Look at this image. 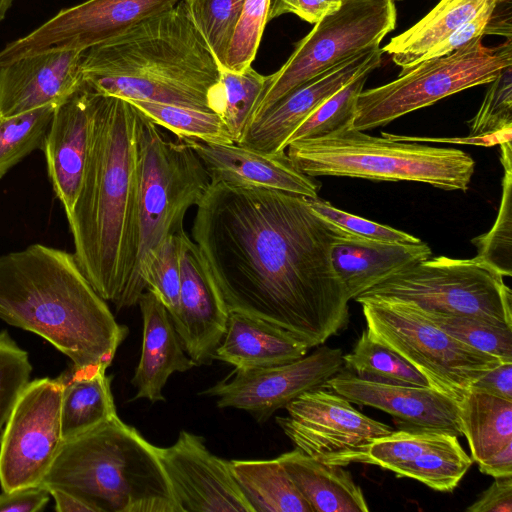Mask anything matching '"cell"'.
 <instances>
[{
  "label": "cell",
  "mask_w": 512,
  "mask_h": 512,
  "mask_svg": "<svg viewBox=\"0 0 512 512\" xmlns=\"http://www.w3.org/2000/svg\"><path fill=\"white\" fill-rule=\"evenodd\" d=\"M347 233L306 197L222 182L210 183L192 226L229 312L272 323L309 349L349 321L350 299L331 262L334 241Z\"/></svg>",
  "instance_id": "1"
},
{
  "label": "cell",
  "mask_w": 512,
  "mask_h": 512,
  "mask_svg": "<svg viewBox=\"0 0 512 512\" xmlns=\"http://www.w3.org/2000/svg\"><path fill=\"white\" fill-rule=\"evenodd\" d=\"M139 110L98 93L88 158L67 221L74 257L93 289L118 309L138 304Z\"/></svg>",
  "instance_id": "2"
},
{
  "label": "cell",
  "mask_w": 512,
  "mask_h": 512,
  "mask_svg": "<svg viewBox=\"0 0 512 512\" xmlns=\"http://www.w3.org/2000/svg\"><path fill=\"white\" fill-rule=\"evenodd\" d=\"M0 320L44 338L75 368H108L128 334L74 254L39 243L0 256Z\"/></svg>",
  "instance_id": "3"
},
{
  "label": "cell",
  "mask_w": 512,
  "mask_h": 512,
  "mask_svg": "<svg viewBox=\"0 0 512 512\" xmlns=\"http://www.w3.org/2000/svg\"><path fill=\"white\" fill-rule=\"evenodd\" d=\"M83 81L95 92L211 111L219 67L184 4L145 19L120 36L84 50Z\"/></svg>",
  "instance_id": "4"
},
{
  "label": "cell",
  "mask_w": 512,
  "mask_h": 512,
  "mask_svg": "<svg viewBox=\"0 0 512 512\" xmlns=\"http://www.w3.org/2000/svg\"><path fill=\"white\" fill-rule=\"evenodd\" d=\"M40 486L92 512H181L157 446L118 415L64 440Z\"/></svg>",
  "instance_id": "5"
},
{
  "label": "cell",
  "mask_w": 512,
  "mask_h": 512,
  "mask_svg": "<svg viewBox=\"0 0 512 512\" xmlns=\"http://www.w3.org/2000/svg\"><path fill=\"white\" fill-rule=\"evenodd\" d=\"M287 149L295 166L311 177L413 181L466 191L475 168L473 158L462 150L375 137L352 125L292 142Z\"/></svg>",
  "instance_id": "6"
},
{
  "label": "cell",
  "mask_w": 512,
  "mask_h": 512,
  "mask_svg": "<svg viewBox=\"0 0 512 512\" xmlns=\"http://www.w3.org/2000/svg\"><path fill=\"white\" fill-rule=\"evenodd\" d=\"M366 331L395 351L429 385L458 403L472 384L500 362L453 338L431 322L413 302L380 295H360Z\"/></svg>",
  "instance_id": "7"
},
{
  "label": "cell",
  "mask_w": 512,
  "mask_h": 512,
  "mask_svg": "<svg viewBox=\"0 0 512 512\" xmlns=\"http://www.w3.org/2000/svg\"><path fill=\"white\" fill-rule=\"evenodd\" d=\"M209 185L195 151L184 140L168 138L140 112L136 281L142 292L146 287L139 278L141 264L166 237L184 229L187 210L199 204Z\"/></svg>",
  "instance_id": "8"
},
{
  "label": "cell",
  "mask_w": 512,
  "mask_h": 512,
  "mask_svg": "<svg viewBox=\"0 0 512 512\" xmlns=\"http://www.w3.org/2000/svg\"><path fill=\"white\" fill-rule=\"evenodd\" d=\"M477 37L446 56L423 60L401 70L398 78L362 90L357 97L352 126L365 131L384 126L412 111L460 91L492 82L512 65L511 39L486 47Z\"/></svg>",
  "instance_id": "9"
},
{
  "label": "cell",
  "mask_w": 512,
  "mask_h": 512,
  "mask_svg": "<svg viewBox=\"0 0 512 512\" xmlns=\"http://www.w3.org/2000/svg\"><path fill=\"white\" fill-rule=\"evenodd\" d=\"M364 294L394 297L423 310L478 317L512 327L511 289L497 269L476 256L429 257Z\"/></svg>",
  "instance_id": "10"
},
{
  "label": "cell",
  "mask_w": 512,
  "mask_h": 512,
  "mask_svg": "<svg viewBox=\"0 0 512 512\" xmlns=\"http://www.w3.org/2000/svg\"><path fill=\"white\" fill-rule=\"evenodd\" d=\"M396 18L394 0H343L337 11L314 24L282 67L268 75L250 122L340 61L379 47L395 29Z\"/></svg>",
  "instance_id": "11"
},
{
  "label": "cell",
  "mask_w": 512,
  "mask_h": 512,
  "mask_svg": "<svg viewBox=\"0 0 512 512\" xmlns=\"http://www.w3.org/2000/svg\"><path fill=\"white\" fill-rule=\"evenodd\" d=\"M275 420L295 448L326 464L365 463L371 443L394 430L356 410L325 387L307 391L285 406Z\"/></svg>",
  "instance_id": "12"
},
{
  "label": "cell",
  "mask_w": 512,
  "mask_h": 512,
  "mask_svg": "<svg viewBox=\"0 0 512 512\" xmlns=\"http://www.w3.org/2000/svg\"><path fill=\"white\" fill-rule=\"evenodd\" d=\"M62 383L29 381L21 391L0 437L2 491L40 486L62 443Z\"/></svg>",
  "instance_id": "13"
},
{
  "label": "cell",
  "mask_w": 512,
  "mask_h": 512,
  "mask_svg": "<svg viewBox=\"0 0 512 512\" xmlns=\"http://www.w3.org/2000/svg\"><path fill=\"white\" fill-rule=\"evenodd\" d=\"M180 0H87L61 10L0 51V67L51 51L86 50L110 41L139 22L173 8Z\"/></svg>",
  "instance_id": "14"
},
{
  "label": "cell",
  "mask_w": 512,
  "mask_h": 512,
  "mask_svg": "<svg viewBox=\"0 0 512 512\" xmlns=\"http://www.w3.org/2000/svg\"><path fill=\"white\" fill-rule=\"evenodd\" d=\"M344 368L339 348L325 345L297 360L263 368L236 369L200 394L216 398L219 408H234L264 423L301 394L325 387Z\"/></svg>",
  "instance_id": "15"
},
{
  "label": "cell",
  "mask_w": 512,
  "mask_h": 512,
  "mask_svg": "<svg viewBox=\"0 0 512 512\" xmlns=\"http://www.w3.org/2000/svg\"><path fill=\"white\" fill-rule=\"evenodd\" d=\"M157 452L181 512H253L230 461L211 453L203 437L182 430Z\"/></svg>",
  "instance_id": "16"
},
{
  "label": "cell",
  "mask_w": 512,
  "mask_h": 512,
  "mask_svg": "<svg viewBox=\"0 0 512 512\" xmlns=\"http://www.w3.org/2000/svg\"><path fill=\"white\" fill-rule=\"evenodd\" d=\"M179 244V313L173 322L196 366L209 364L227 327L229 310L199 247L184 229Z\"/></svg>",
  "instance_id": "17"
},
{
  "label": "cell",
  "mask_w": 512,
  "mask_h": 512,
  "mask_svg": "<svg viewBox=\"0 0 512 512\" xmlns=\"http://www.w3.org/2000/svg\"><path fill=\"white\" fill-rule=\"evenodd\" d=\"M325 387L352 404L388 413L399 430L433 431L463 436L459 403L431 386L369 381L343 368Z\"/></svg>",
  "instance_id": "18"
},
{
  "label": "cell",
  "mask_w": 512,
  "mask_h": 512,
  "mask_svg": "<svg viewBox=\"0 0 512 512\" xmlns=\"http://www.w3.org/2000/svg\"><path fill=\"white\" fill-rule=\"evenodd\" d=\"M382 54L380 46L364 50L309 80L252 120L236 144L268 153L285 151L295 129L343 86L378 68Z\"/></svg>",
  "instance_id": "19"
},
{
  "label": "cell",
  "mask_w": 512,
  "mask_h": 512,
  "mask_svg": "<svg viewBox=\"0 0 512 512\" xmlns=\"http://www.w3.org/2000/svg\"><path fill=\"white\" fill-rule=\"evenodd\" d=\"M97 95L83 81L57 105L41 148L53 191L66 217L74 207L82 184Z\"/></svg>",
  "instance_id": "20"
},
{
  "label": "cell",
  "mask_w": 512,
  "mask_h": 512,
  "mask_svg": "<svg viewBox=\"0 0 512 512\" xmlns=\"http://www.w3.org/2000/svg\"><path fill=\"white\" fill-rule=\"evenodd\" d=\"M181 140V139H180ZM201 159L210 183L257 187L317 198L321 184L302 173L285 151L268 153L236 143L184 140Z\"/></svg>",
  "instance_id": "21"
},
{
  "label": "cell",
  "mask_w": 512,
  "mask_h": 512,
  "mask_svg": "<svg viewBox=\"0 0 512 512\" xmlns=\"http://www.w3.org/2000/svg\"><path fill=\"white\" fill-rule=\"evenodd\" d=\"M84 50L51 51L0 67V118L57 106L83 82Z\"/></svg>",
  "instance_id": "22"
},
{
  "label": "cell",
  "mask_w": 512,
  "mask_h": 512,
  "mask_svg": "<svg viewBox=\"0 0 512 512\" xmlns=\"http://www.w3.org/2000/svg\"><path fill=\"white\" fill-rule=\"evenodd\" d=\"M424 242L391 243L354 236L336 238L331 247L333 268L350 300L386 281L398 272L431 257Z\"/></svg>",
  "instance_id": "23"
},
{
  "label": "cell",
  "mask_w": 512,
  "mask_h": 512,
  "mask_svg": "<svg viewBox=\"0 0 512 512\" xmlns=\"http://www.w3.org/2000/svg\"><path fill=\"white\" fill-rule=\"evenodd\" d=\"M143 319V342L139 363L131 383L136 388L132 400L164 401L162 390L175 372H185L196 364L186 354L172 318L149 289L139 298Z\"/></svg>",
  "instance_id": "24"
},
{
  "label": "cell",
  "mask_w": 512,
  "mask_h": 512,
  "mask_svg": "<svg viewBox=\"0 0 512 512\" xmlns=\"http://www.w3.org/2000/svg\"><path fill=\"white\" fill-rule=\"evenodd\" d=\"M308 349L300 339L272 323L230 311L225 334L213 359L236 369H254L297 360Z\"/></svg>",
  "instance_id": "25"
},
{
  "label": "cell",
  "mask_w": 512,
  "mask_h": 512,
  "mask_svg": "<svg viewBox=\"0 0 512 512\" xmlns=\"http://www.w3.org/2000/svg\"><path fill=\"white\" fill-rule=\"evenodd\" d=\"M313 512H367L361 487L343 466L326 464L298 448L277 457Z\"/></svg>",
  "instance_id": "26"
},
{
  "label": "cell",
  "mask_w": 512,
  "mask_h": 512,
  "mask_svg": "<svg viewBox=\"0 0 512 512\" xmlns=\"http://www.w3.org/2000/svg\"><path fill=\"white\" fill-rule=\"evenodd\" d=\"M104 366L72 368L59 376L62 383L63 440L87 432L117 416L111 377Z\"/></svg>",
  "instance_id": "27"
},
{
  "label": "cell",
  "mask_w": 512,
  "mask_h": 512,
  "mask_svg": "<svg viewBox=\"0 0 512 512\" xmlns=\"http://www.w3.org/2000/svg\"><path fill=\"white\" fill-rule=\"evenodd\" d=\"M487 1L440 0L421 20L393 37L381 50L401 70H406L420 62L434 45L472 19Z\"/></svg>",
  "instance_id": "28"
},
{
  "label": "cell",
  "mask_w": 512,
  "mask_h": 512,
  "mask_svg": "<svg viewBox=\"0 0 512 512\" xmlns=\"http://www.w3.org/2000/svg\"><path fill=\"white\" fill-rule=\"evenodd\" d=\"M459 418L477 464L512 443V401L470 390L459 402Z\"/></svg>",
  "instance_id": "29"
},
{
  "label": "cell",
  "mask_w": 512,
  "mask_h": 512,
  "mask_svg": "<svg viewBox=\"0 0 512 512\" xmlns=\"http://www.w3.org/2000/svg\"><path fill=\"white\" fill-rule=\"evenodd\" d=\"M230 466L253 512H313L277 458L231 460Z\"/></svg>",
  "instance_id": "30"
},
{
  "label": "cell",
  "mask_w": 512,
  "mask_h": 512,
  "mask_svg": "<svg viewBox=\"0 0 512 512\" xmlns=\"http://www.w3.org/2000/svg\"><path fill=\"white\" fill-rule=\"evenodd\" d=\"M267 80L268 76L258 73L252 65L241 71L219 69L218 80L208 93V104L220 116L234 143L247 128Z\"/></svg>",
  "instance_id": "31"
},
{
  "label": "cell",
  "mask_w": 512,
  "mask_h": 512,
  "mask_svg": "<svg viewBox=\"0 0 512 512\" xmlns=\"http://www.w3.org/2000/svg\"><path fill=\"white\" fill-rule=\"evenodd\" d=\"M344 368L369 381L430 386L427 379L403 357L371 338L366 329L351 352L343 355Z\"/></svg>",
  "instance_id": "32"
},
{
  "label": "cell",
  "mask_w": 512,
  "mask_h": 512,
  "mask_svg": "<svg viewBox=\"0 0 512 512\" xmlns=\"http://www.w3.org/2000/svg\"><path fill=\"white\" fill-rule=\"evenodd\" d=\"M141 113L177 139L209 143H234L220 118L212 111L150 101L130 100Z\"/></svg>",
  "instance_id": "33"
},
{
  "label": "cell",
  "mask_w": 512,
  "mask_h": 512,
  "mask_svg": "<svg viewBox=\"0 0 512 512\" xmlns=\"http://www.w3.org/2000/svg\"><path fill=\"white\" fill-rule=\"evenodd\" d=\"M504 168L502 196L491 229L472 239L476 257L497 269L504 277L512 275V147L511 141L500 144Z\"/></svg>",
  "instance_id": "34"
},
{
  "label": "cell",
  "mask_w": 512,
  "mask_h": 512,
  "mask_svg": "<svg viewBox=\"0 0 512 512\" xmlns=\"http://www.w3.org/2000/svg\"><path fill=\"white\" fill-rule=\"evenodd\" d=\"M472 462L457 439L397 466L392 472L398 477L419 481L433 490L451 492L458 486Z\"/></svg>",
  "instance_id": "35"
},
{
  "label": "cell",
  "mask_w": 512,
  "mask_h": 512,
  "mask_svg": "<svg viewBox=\"0 0 512 512\" xmlns=\"http://www.w3.org/2000/svg\"><path fill=\"white\" fill-rule=\"evenodd\" d=\"M421 310L453 338L496 357L502 363L512 362V327L478 317Z\"/></svg>",
  "instance_id": "36"
},
{
  "label": "cell",
  "mask_w": 512,
  "mask_h": 512,
  "mask_svg": "<svg viewBox=\"0 0 512 512\" xmlns=\"http://www.w3.org/2000/svg\"><path fill=\"white\" fill-rule=\"evenodd\" d=\"M219 69L225 67L228 47L245 0H181Z\"/></svg>",
  "instance_id": "37"
},
{
  "label": "cell",
  "mask_w": 512,
  "mask_h": 512,
  "mask_svg": "<svg viewBox=\"0 0 512 512\" xmlns=\"http://www.w3.org/2000/svg\"><path fill=\"white\" fill-rule=\"evenodd\" d=\"M55 107L47 105L0 118V179L30 153L42 148Z\"/></svg>",
  "instance_id": "38"
},
{
  "label": "cell",
  "mask_w": 512,
  "mask_h": 512,
  "mask_svg": "<svg viewBox=\"0 0 512 512\" xmlns=\"http://www.w3.org/2000/svg\"><path fill=\"white\" fill-rule=\"evenodd\" d=\"M370 73L360 74L326 99L289 136L286 148L292 142L322 137L352 125L357 97Z\"/></svg>",
  "instance_id": "39"
},
{
  "label": "cell",
  "mask_w": 512,
  "mask_h": 512,
  "mask_svg": "<svg viewBox=\"0 0 512 512\" xmlns=\"http://www.w3.org/2000/svg\"><path fill=\"white\" fill-rule=\"evenodd\" d=\"M457 439V436L443 432L393 431L371 443L364 464L376 465L392 471L397 466Z\"/></svg>",
  "instance_id": "40"
},
{
  "label": "cell",
  "mask_w": 512,
  "mask_h": 512,
  "mask_svg": "<svg viewBox=\"0 0 512 512\" xmlns=\"http://www.w3.org/2000/svg\"><path fill=\"white\" fill-rule=\"evenodd\" d=\"M139 278L169 312L174 322L179 313L180 264L177 235L166 237L143 261Z\"/></svg>",
  "instance_id": "41"
},
{
  "label": "cell",
  "mask_w": 512,
  "mask_h": 512,
  "mask_svg": "<svg viewBox=\"0 0 512 512\" xmlns=\"http://www.w3.org/2000/svg\"><path fill=\"white\" fill-rule=\"evenodd\" d=\"M272 0H245L231 38L226 69L241 71L251 66L260 45Z\"/></svg>",
  "instance_id": "42"
},
{
  "label": "cell",
  "mask_w": 512,
  "mask_h": 512,
  "mask_svg": "<svg viewBox=\"0 0 512 512\" xmlns=\"http://www.w3.org/2000/svg\"><path fill=\"white\" fill-rule=\"evenodd\" d=\"M32 370L28 353L7 331L0 332V437Z\"/></svg>",
  "instance_id": "43"
},
{
  "label": "cell",
  "mask_w": 512,
  "mask_h": 512,
  "mask_svg": "<svg viewBox=\"0 0 512 512\" xmlns=\"http://www.w3.org/2000/svg\"><path fill=\"white\" fill-rule=\"evenodd\" d=\"M475 116L468 122L469 136H483L512 128V65L489 83Z\"/></svg>",
  "instance_id": "44"
},
{
  "label": "cell",
  "mask_w": 512,
  "mask_h": 512,
  "mask_svg": "<svg viewBox=\"0 0 512 512\" xmlns=\"http://www.w3.org/2000/svg\"><path fill=\"white\" fill-rule=\"evenodd\" d=\"M307 202L318 215L354 236L391 243H417L421 241L404 231L340 210L319 197L307 198Z\"/></svg>",
  "instance_id": "45"
},
{
  "label": "cell",
  "mask_w": 512,
  "mask_h": 512,
  "mask_svg": "<svg viewBox=\"0 0 512 512\" xmlns=\"http://www.w3.org/2000/svg\"><path fill=\"white\" fill-rule=\"evenodd\" d=\"M496 5L497 3L495 0H488L483 8L472 19L462 24L445 39L427 51L420 62L451 54L471 40L483 36Z\"/></svg>",
  "instance_id": "46"
},
{
  "label": "cell",
  "mask_w": 512,
  "mask_h": 512,
  "mask_svg": "<svg viewBox=\"0 0 512 512\" xmlns=\"http://www.w3.org/2000/svg\"><path fill=\"white\" fill-rule=\"evenodd\" d=\"M343 0H272L268 19L292 13L302 20L315 24L326 15L337 11Z\"/></svg>",
  "instance_id": "47"
},
{
  "label": "cell",
  "mask_w": 512,
  "mask_h": 512,
  "mask_svg": "<svg viewBox=\"0 0 512 512\" xmlns=\"http://www.w3.org/2000/svg\"><path fill=\"white\" fill-rule=\"evenodd\" d=\"M468 512H511L512 476L494 478L492 484L466 508Z\"/></svg>",
  "instance_id": "48"
},
{
  "label": "cell",
  "mask_w": 512,
  "mask_h": 512,
  "mask_svg": "<svg viewBox=\"0 0 512 512\" xmlns=\"http://www.w3.org/2000/svg\"><path fill=\"white\" fill-rule=\"evenodd\" d=\"M49 497V492L42 486L2 491L0 512H37L47 505Z\"/></svg>",
  "instance_id": "49"
},
{
  "label": "cell",
  "mask_w": 512,
  "mask_h": 512,
  "mask_svg": "<svg viewBox=\"0 0 512 512\" xmlns=\"http://www.w3.org/2000/svg\"><path fill=\"white\" fill-rule=\"evenodd\" d=\"M470 390L512 401V362L500 363L488 370L472 384Z\"/></svg>",
  "instance_id": "50"
},
{
  "label": "cell",
  "mask_w": 512,
  "mask_h": 512,
  "mask_svg": "<svg viewBox=\"0 0 512 512\" xmlns=\"http://www.w3.org/2000/svg\"><path fill=\"white\" fill-rule=\"evenodd\" d=\"M512 128L500 130L491 134L483 136H467L465 138H430V137H412L400 136L389 133H382L381 136L398 141L410 142H442V143H457V144H473L481 146H493L511 141Z\"/></svg>",
  "instance_id": "51"
},
{
  "label": "cell",
  "mask_w": 512,
  "mask_h": 512,
  "mask_svg": "<svg viewBox=\"0 0 512 512\" xmlns=\"http://www.w3.org/2000/svg\"><path fill=\"white\" fill-rule=\"evenodd\" d=\"M478 468L481 473L494 478L512 476V443L478 463Z\"/></svg>",
  "instance_id": "52"
},
{
  "label": "cell",
  "mask_w": 512,
  "mask_h": 512,
  "mask_svg": "<svg viewBox=\"0 0 512 512\" xmlns=\"http://www.w3.org/2000/svg\"><path fill=\"white\" fill-rule=\"evenodd\" d=\"M47 491L53 497L55 510L58 512H92L90 507L67 492L58 489H49Z\"/></svg>",
  "instance_id": "53"
},
{
  "label": "cell",
  "mask_w": 512,
  "mask_h": 512,
  "mask_svg": "<svg viewBox=\"0 0 512 512\" xmlns=\"http://www.w3.org/2000/svg\"><path fill=\"white\" fill-rule=\"evenodd\" d=\"M14 0H0V22L4 19Z\"/></svg>",
  "instance_id": "54"
},
{
  "label": "cell",
  "mask_w": 512,
  "mask_h": 512,
  "mask_svg": "<svg viewBox=\"0 0 512 512\" xmlns=\"http://www.w3.org/2000/svg\"><path fill=\"white\" fill-rule=\"evenodd\" d=\"M497 4H501V3H505V2H510L511 0H495Z\"/></svg>",
  "instance_id": "55"
},
{
  "label": "cell",
  "mask_w": 512,
  "mask_h": 512,
  "mask_svg": "<svg viewBox=\"0 0 512 512\" xmlns=\"http://www.w3.org/2000/svg\"><path fill=\"white\" fill-rule=\"evenodd\" d=\"M394 1H396V0H394Z\"/></svg>",
  "instance_id": "56"
}]
</instances>
